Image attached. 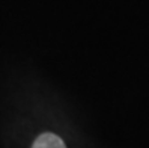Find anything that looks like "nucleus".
<instances>
[{
  "label": "nucleus",
  "instance_id": "nucleus-1",
  "mask_svg": "<svg viewBox=\"0 0 149 148\" xmlns=\"http://www.w3.org/2000/svg\"><path fill=\"white\" fill-rule=\"evenodd\" d=\"M32 148H66L63 141L53 133H44L33 142Z\"/></svg>",
  "mask_w": 149,
  "mask_h": 148
}]
</instances>
